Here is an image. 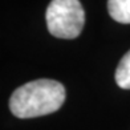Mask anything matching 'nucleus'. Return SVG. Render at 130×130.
Instances as JSON below:
<instances>
[{
	"mask_svg": "<svg viewBox=\"0 0 130 130\" xmlns=\"http://www.w3.org/2000/svg\"><path fill=\"white\" fill-rule=\"evenodd\" d=\"M61 82L40 78L19 86L9 98V110L17 118H35L55 113L65 101Z\"/></svg>",
	"mask_w": 130,
	"mask_h": 130,
	"instance_id": "obj_1",
	"label": "nucleus"
},
{
	"mask_svg": "<svg viewBox=\"0 0 130 130\" xmlns=\"http://www.w3.org/2000/svg\"><path fill=\"white\" fill-rule=\"evenodd\" d=\"M46 27L57 39H76L85 24V12L80 0H52L45 12Z\"/></svg>",
	"mask_w": 130,
	"mask_h": 130,
	"instance_id": "obj_2",
	"label": "nucleus"
},
{
	"mask_svg": "<svg viewBox=\"0 0 130 130\" xmlns=\"http://www.w3.org/2000/svg\"><path fill=\"white\" fill-rule=\"evenodd\" d=\"M108 11L113 20L130 24V0H108Z\"/></svg>",
	"mask_w": 130,
	"mask_h": 130,
	"instance_id": "obj_3",
	"label": "nucleus"
},
{
	"mask_svg": "<svg viewBox=\"0 0 130 130\" xmlns=\"http://www.w3.org/2000/svg\"><path fill=\"white\" fill-rule=\"evenodd\" d=\"M116 82L122 89H130V51L121 58L116 69Z\"/></svg>",
	"mask_w": 130,
	"mask_h": 130,
	"instance_id": "obj_4",
	"label": "nucleus"
}]
</instances>
